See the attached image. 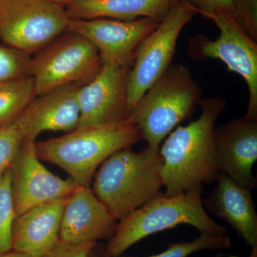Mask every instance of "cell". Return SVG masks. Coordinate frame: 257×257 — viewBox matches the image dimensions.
I'll list each match as a JSON object with an SVG mask.
<instances>
[{"mask_svg": "<svg viewBox=\"0 0 257 257\" xmlns=\"http://www.w3.org/2000/svg\"><path fill=\"white\" fill-rule=\"evenodd\" d=\"M248 257H257V247L251 248V253Z\"/></svg>", "mask_w": 257, "mask_h": 257, "instance_id": "29", "label": "cell"}, {"mask_svg": "<svg viewBox=\"0 0 257 257\" xmlns=\"http://www.w3.org/2000/svg\"><path fill=\"white\" fill-rule=\"evenodd\" d=\"M80 87L67 84L35 96L15 121L24 139L36 142L44 132L69 133L78 127Z\"/></svg>", "mask_w": 257, "mask_h": 257, "instance_id": "15", "label": "cell"}, {"mask_svg": "<svg viewBox=\"0 0 257 257\" xmlns=\"http://www.w3.org/2000/svg\"><path fill=\"white\" fill-rule=\"evenodd\" d=\"M67 198L32 208L15 218L12 250L31 257H44L60 241L62 212Z\"/></svg>", "mask_w": 257, "mask_h": 257, "instance_id": "16", "label": "cell"}, {"mask_svg": "<svg viewBox=\"0 0 257 257\" xmlns=\"http://www.w3.org/2000/svg\"><path fill=\"white\" fill-rule=\"evenodd\" d=\"M217 27L215 40L203 35L193 37L189 53L196 60L213 58L222 61L231 72L246 81L248 89L247 110L245 116L257 119V44L245 33L229 15L216 13L209 18Z\"/></svg>", "mask_w": 257, "mask_h": 257, "instance_id": "9", "label": "cell"}, {"mask_svg": "<svg viewBox=\"0 0 257 257\" xmlns=\"http://www.w3.org/2000/svg\"><path fill=\"white\" fill-rule=\"evenodd\" d=\"M96 243V241H88L79 244H69L60 241L53 249L44 257H88Z\"/></svg>", "mask_w": 257, "mask_h": 257, "instance_id": "25", "label": "cell"}, {"mask_svg": "<svg viewBox=\"0 0 257 257\" xmlns=\"http://www.w3.org/2000/svg\"><path fill=\"white\" fill-rule=\"evenodd\" d=\"M209 19L223 13L231 17L246 35L257 41V0H185Z\"/></svg>", "mask_w": 257, "mask_h": 257, "instance_id": "19", "label": "cell"}, {"mask_svg": "<svg viewBox=\"0 0 257 257\" xmlns=\"http://www.w3.org/2000/svg\"><path fill=\"white\" fill-rule=\"evenodd\" d=\"M88 257H109L106 254L105 251V246L97 243L96 246L91 250Z\"/></svg>", "mask_w": 257, "mask_h": 257, "instance_id": "26", "label": "cell"}, {"mask_svg": "<svg viewBox=\"0 0 257 257\" xmlns=\"http://www.w3.org/2000/svg\"><path fill=\"white\" fill-rule=\"evenodd\" d=\"M142 140L136 124L128 119L77 127L58 138L35 143L40 160L58 166L77 185L90 187L101 164L115 152Z\"/></svg>", "mask_w": 257, "mask_h": 257, "instance_id": "2", "label": "cell"}, {"mask_svg": "<svg viewBox=\"0 0 257 257\" xmlns=\"http://www.w3.org/2000/svg\"><path fill=\"white\" fill-rule=\"evenodd\" d=\"M117 224L118 221L92 189L78 185L67 198L61 220L60 239L69 244L109 241L116 232Z\"/></svg>", "mask_w": 257, "mask_h": 257, "instance_id": "14", "label": "cell"}, {"mask_svg": "<svg viewBox=\"0 0 257 257\" xmlns=\"http://www.w3.org/2000/svg\"><path fill=\"white\" fill-rule=\"evenodd\" d=\"M35 141L24 140L12 167V191L17 215L32 208L68 197L77 184L47 170L35 151Z\"/></svg>", "mask_w": 257, "mask_h": 257, "instance_id": "11", "label": "cell"}, {"mask_svg": "<svg viewBox=\"0 0 257 257\" xmlns=\"http://www.w3.org/2000/svg\"><path fill=\"white\" fill-rule=\"evenodd\" d=\"M36 96L30 76L0 82V128L14 123Z\"/></svg>", "mask_w": 257, "mask_h": 257, "instance_id": "20", "label": "cell"}, {"mask_svg": "<svg viewBox=\"0 0 257 257\" xmlns=\"http://www.w3.org/2000/svg\"><path fill=\"white\" fill-rule=\"evenodd\" d=\"M133 65L103 64L99 74L78 92V127L127 119V86Z\"/></svg>", "mask_w": 257, "mask_h": 257, "instance_id": "12", "label": "cell"}, {"mask_svg": "<svg viewBox=\"0 0 257 257\" xmlns=\"http://www.w3.org/2000/svg\"><path fill=\"white\" fill-rule=\"evenodd\" d=\"M47 1L50 2V3H54V4L60 5V6L66 8V7L73 3L74 0H47Z\"/></svg>", "mask_w": 257, "mask_h": 257, "instance_id": "28", "label": "cell"}, {"mask_svg": "<svg viewBox=\"0 0 257 257\" xmlns=\"http://www.w3.org/2000/svg\"><path fill=\"white\" fill-rule=\"evenodd\" d=\"M0 257H31L25 253L19 252V251H14V250H10L8 252L3 253L0 255Z\"/></svg>", "mask_w": 257, "mask_h": 257, "instance_id": "27", "label": "cell"}, {"mask_svg": "<svg viewBox=\"0 0 257 257\" xmlns=\"http://www.w3.org/2000/svg\"><path fill=\"white\" fill-rule=\"evenodd\" d=\"M159 152L147 147L136 152L128 147L115 152L96 170L93 192L116 221L161 192L163 161Z\"/></svg>", "mask_w": 257, "mask_h": 257, "instance_id": "3", "label": "cell"}, {"mask_svg": "<svg viewBox=\"0 0 257 257\" xmlns=\"http://www.w3.org/2000/svg\"><path fill=\"white\" fill-rule=\"evenodd\" d=\"M177 0H74L66 7L70 20L109 18L133 21L147 18L162 22Z\"/></svg>", "mask_w": 257, "mask_h": 257, "instance_id": "18", "label": "cell"}, {"mask_svg": "<svg viewBox=\"0 0 257 257\" xmlns=\"http://www.w3.org/2000/svg\"><path fill=\"white\" fill-rule=\"evenodd\" d=\"M64 7L47 0H0V40L35 55L67 30Z\"/></svg>", "mask_w": 257, "mask_h": 257, "instance_id": "8", "label": "cell"}, {"mask_svg": "<svg viewBox=\"0 0 257 257\" xmlns=\"http://www.w3.org/2000/svg\"><path fill=\"white\" fill-rule=\"evenodd\" d=\"M231 247V239L227 234L213 235L201 233L193 241L170 243L163 252L149 257H189L192 253L205 249H226ZM119 257H134L120 256Z\"/></svg>", "mask_w": 257, "mask_h": 257, "instance_id": "22", "label": "cell"}, {"mask_svg": "<svg viewBox=\"0 0 257 257\" xmlns=\"http://www.w3.org/2000/svg\"><path fill=\"white\" fill-rule=\"evenodd\" d=\"M198 14L185 0H177L160 25L135 51L127 86L128 114L139 99L172 65L179 35Z\"/></svg>", "mask_w": 257, "mask_h": 257, "instance_id": "7", "label": "cell"}, {"mask_svg": "<svg viewBox=\"0 0 257 257\" xmlns=\"http://www.w3.org/2000/svg\"><path fill=\"white\" fill-rule=\"evenodd\" d=\"M215 189L203 200L211 213L227 221L251 248L257 247V214L251 189L221 173Z\"/></svg>", "mask_w": 257, "mask_h": 257, "instance_id": "17", "label": "cell"}, {"mask_svg": "<svg viewBox=\"0 0 257 257\" xmlns=\"http://www.w3.org/2000/svg\"><path fill=\"white\" fill-rule=\"evenodd\" d=\"M224 96L201 98L200 116L178 126L160 150L166 197L216 182L221 172L216 148V122L226 108Z\"/></svg>", "mask_w": 257, "mask_h": 257, "instance_id": "1", "label": "cell"}, {"mask_svg": "<svg viewBox=\"0 0 257 257\" xmlns=\"http://www.w3.org/2000/svg\"><path fill=\"white\" fill-rule=\"evenodd\" d=\"M102 66L99 52L92 42L67 30L32 57L31 77L36 95L67 84L86 85Z\"/></svg>", "mask_w": 257, "mask_h": 257, "instance_id": "6", "label": "cell"}, {"mask_svg": "<svg viewBox=\"0 0 257 257\" xmlns=\"http://www.w3.org/2000/svg\"><path fill=\"white\" fill-rule=\"evenodd\" d=\"M216 155L221 173L241 187L257 185L252 168L257 160V119L243 116L216 127Z\"/></svg>", "mask_w": 257, "mask_h": 257, "instance_id": "13", "label": "cell"}, {"mask_svg": "<svg viewBox=\"0 0 257 257\" xmlns=\"http://www.w3.org/2000/svg\"><path fill=\"white\" fill-rule=\"evenodd\" d=\"M201 94L200 85L188 67L171 65L139 99L127 119L140 128L147 148L159 152L162 140L190 119Z\"/></svg>", "mask_w": 257, "mask_h": 257, "instance_id": "5", "label": "cell"}, {"mask_svg": "<svg viewBox=\"0 0 257 257\" xmlns=\"http://www.w3.org/2000/svg\"><path fill=\"white\" fill-rule=\"evenodd\" d=\"M31 55L7 45H0V82L31 77Z\"/></svg>", "mask_w": 257, "mask_h": 257, "instance_id": "23", "label": "cell"}, {"mask_svg": "<svg viewBox=\"0 0 257 257\" xmlns=\"http://www.w3.org/2000/svg\"><path fill=\"white\" fill-rule=\"evenodd\" d=\"M160 23L147 18L133 21L109 18L69 19L67 30L80 34L92 42L103 64L127 66L133 65L135 51L140 42Z\"/></svg>", "mask_w": 257, "mask_h": 257, "instance_id": "10", "label": "cell"}, {"mask_svg": "<svg viewBox=\"0 0 257 257\" xmlns=\"http://www.w3.org/2000/svg\"><path fill=\"white\" fill-rule=\"evenodd\" d=\"M24 140L15 121L0 128V182L14 165Z\"/></svg>", "mask_w": 257, "mask_h": 257, "instance_id": "24", "label": "cell"}, {"mask_svg": "<svg viewBox=\"0 0 257 257\" xmlns=\"http://www.w3.org/2000/svg\"><path fill=\"white\" fill-rule=\"evenodd\" d=\"M17 214L12 191V169L0 182V255L12 250V231Z\"/></svg>", "mask_w": 257, "mask_h": 257, "instance_id": "21", "label": "cell"}, {"mask_svg": "<svg viewBox=\"0 0 257 257\" xmlns=\"http://www.w3.org/2000/svg\"><path fill=\"white\" fill-rule=\"evenodd\" d=\"M203 187L185 191L171 197L163 193L118 221L116 232L105 246L109 257H119L144 238L178 225L188 224L199 232L227 234L224 226L216 224L203 206Z\"/></svg>", "mask_w": 257, "mask_h": 257, "instance_id": "4", "label": "cell"}]
</instances>
